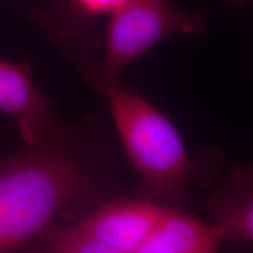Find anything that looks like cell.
I'll use <instances>...</instances> for the list:
<instances>
[{"label":"cell","instance_id":"cell-1","mask_svg":"<svg viewBox=\"0 0 253 253\" xmlns=\"http://www.w3.org/2000/svg\"><path fill=\"white\" fill-rule=\"evenodd\" d=\"M103 194L96 154L56 122L25 150L0 157V253L28 245L59 217L79 223Z\"/></svg>","mask_w":253,"mask_h":253},{"label":"cell","instance_id":"cell-2","mask_svg":"<svg viewBox=\"0 0 253 253\" xmlns=\"http://www.w3.org/2000/svg\"><path fill=\"white\" fill-rule=\"evenodd\" d=\"M125 150L140 176L138 197L161 207L182 210L189 188L212 178L211 158L194 160L181 134L162 110L137 91L122 86L107 96Z\"/></svg>","mask_w":253,"mask_h":253},{"label":"cell","instance_id":"cell-3","mask_svg":"<svg viewBox=\"0 0 253 253\" xmlns=\"http://www.w3.org/2000/svg\"><path fill=\"white\" fill-rule=\"evenodd\" d=\"M207 28L201 12L178 9L170 0H128L109 17L103 54L77 66L84 80L107 97L121 87L123 71L161 41L199 36Z\"/></svg>","mask_w":253,"mask_h":253},{"label":"cell","instance_id":"cell-4","mask_svg":"<svg viewBox=\"0 0 253 253\" xmlns=\"http://www.w3.org/2000/svg\"><path fill=\"white\" fill-rule=\"evenodd\" d=\"M128 0H49L33 9L31 20L71 61L78 63L101 45L94 20L110 17Z\"/></svg>","mask_w":253,"mask_h":253},{"label":"cell","instance_id":"cell-5","mask_svg":"<svg viewBox=\"0 0 253 253\" xmlns=\"http://www.w3.org/2000/svg\"><path fill=\"white\" fill-rule=\"evenodd\" d=\"M169 209L142 197L104 201L75 224L91 238L134 253L156 229Z\"/></svg>","mask_w":253,"mask_h":253},{"label":"cell","instance_id":"cell-6","mask_svg":"<svg viewBox=\"0 0 253 253\" xmlns=\"http://www.w3.org/2000/svg\"><path fill=\"white\" fill-rule=\"evenodd\" d=\"M53 107V101L34 84L28 60L15 63L0 59V113L15 120L28 145L58 122Z\"/></svg>","mask_w":253,"mask_h":253},{"label":"cell","instance_id":"cell-7","mask_svg":"<svg viewBox=\"0 0 253 253\" xmlns=\"http://www.w3.org/2000/svg\"><path fill=\"white\" fill-rule=\"evenodd\" d=\"M212 225L224 240L252 242L253 171L252 168L233 164L209 198Z\"/></svg>","mask_w":253,"mask_h":253},{"label":"cell","instance_id":"cell-8","mask_svg":"<svg viewBox=\"0 0 253 253\" xmlns=\"http://www.w3.org/2000/svg\"><path fill=\"white\" fill-rule=\"evenodd\" d=\"M224 238L212 224L202 223L182 210H169L134 253H217Z\"/></svg>","mask_w":253,"mask_h":253},{"label":"cell","instance_id":"cell-9","mask_svg":"<svg viewBox=\"0 0 253 253\" xmlns=\"http://www.w3.org/2000/svg\"><path fill=\"white\" fill-rule=\"evenodd\" d=\"M27 253H126L91 238L75 225L59 221L43 230L28 244Z\"/></svg>","mask_w":253,"mask_h":253},{"label":"cell","instance_id":"cell-10","mask_svg":"<svg viewBox=\"0 0 253 253\" xmlns=\"http://www.w3.org/2000/svg\"><path fill=\"white\" fill-rule=\"evenodd\" d=\"M221 1L227 2V4H231V5L240 6V5H244V4H246V2H248L249 0H221Z\"/></svg>","mask_w":253,"mask_h":253}]
</instances>
